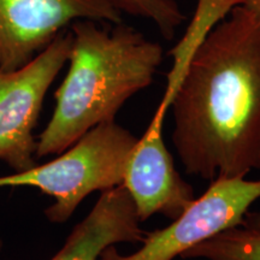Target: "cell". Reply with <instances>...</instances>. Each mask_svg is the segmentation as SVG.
<instances>
[{"label":"cell","mask_w":260,"mask_h":260,"mask_svg":"<svg viewBox=\"0 0 260 260\" xmlns=\"http://www.w3.org/2000/svg\"><path fill=\"white\" fill-rule=\"evenodd\" d=\"M172 144L207 181L260 170V21L235 6L210 29L172 95Z\"/></svg>","instance_id":"cell-1"},{"label":"cell","mask_w":260,"mask_h":260,"mask_svg":"<svg viewBox=\"0 0 260 260\" xmlns=\"http://www.w3.org/2000/svg\"><path fill=\"white\" fill-rule=\"evenodd\" d=\"M69 69L54 93L56 106L39 135L37 159L59 154L153 82L164 51L141 31L119 22L102 27L80 19L70 25Z\"/></svg>","instance_id":"cell-2"},{"label":"cell","mask_w":260,"mask_h":260,"mask_svg":"<svg viewBox=\"0 0 260 260\" xmlns=\"http://www.w3.org/2000/svg\"><path fill=\"white\" fill-rule=\"evenodd\" d=\"M138 141L116 121L102 123L48 162L0 176V188L32 187L50 195L54 203L45 210V216L51 223L63 224L88 195L123 183Z\"/></svg>","instance_id":"cell-3"},{"label":"cell","mask_w":260,"mask_h":260,"mask_svg":"<svg viewBox=\"0 0 260 260\" xmlns=\"http://www.w3.org/2000/svg\"><path fill=\"white\" fill-rule=\"evenodd\" d=\"M70 28L61 30L34 59L16 70L0 69V161L14 172L37 165V128L46 94L68 63Z\"/></svg>","instance_id":"cell-4"},{"label":"cell","mask_w":260,"mask_h":260,"mask_svg":"<svg viewBox=\"0 0 260 260\" xmlns=\"http://www.w3.org/2000/svg\"><path fill=\"white\" fill-rule=\"evenodd\" d=\"M260 199V180L217 178L170 225L145 234L142 246L121 255L113 247L102 260H172L224 230L245 224L249 207Z\"/></svg>","instance_id":"cell-5"},{"label":"cell","mask_w":260,"mask_h":260,"mask_svg":"<svg viewBox=\"0 0 260 260\" xmlns=\"http://www.w3.org/2000/svg\"><path fill=\"white\" fill-rule=\"evenodd\" d=\"M80 19L122 22L111 0H0V69L24 67Z\"/></svg>","instance_id":"cell-6"},{"label":"cell","mask_w":260,"mask_h":260,"mask_svg":"<svg viewBox=\"0 0 260 260\" xmlns=\"http://www.w3.org/2000/svg\"><path fill=\"white\" fill-rule=\"evenodd\" d=\"M167 111L157 107L126 162L123 186L132 198L141 222L154 214L177 218L197 199L194 189L178 174L162 140Z\"/></svg>","instance_id":"cell-7"},{"label":"cell","mask_w":260,"mask_h":260,"mask_svg":"<svg viewBox=\"0 0 260 260\" xmlns=\"http://www.w3.org/2000/svg\"><path fill=\"white\" fill-rule=\"evenodd\" d=\"M134 203L123 184L102 191L90 212L71 230L63 247L50 260H99L110 247L123 242H141Z\"/></svg>","instance_id":"cell-8"},{"label":"cell","mask_w":260,"mask_h":260,"mask_svg":"<svg viewBox=\"0 0 260 260\" xmlns=\"http://www.w3.org/2000/svg\"><path fill=\"white\" fill-rule=\"evenodd\" d=\"M181 258L260 260V226L243 224L224 230L191 247Z\"/></svg>","instance_id":"cell-9"},{"label":"cell","mask_w":260,"mask_h":260,"mask_svg":"<svg viewBox=\"0 0 260 260\" xmlns=\"http://www.w3.org/2000/svg\"><path fill=\"white\" fill-rule=\"evenodd\" d=\"M119 11L153 22L167 40L186 19L176 0H111Z\"/></svg>","instance_id":"cell-10"},{"label":"cell","mask_w":260,"mask_h":260,"mask_svg":"<svg viewBox=\"0 0 260 260\" xmlns=\"http://www.w3.org/2000/svg\"><path fill=\"white\" fill-rule=\"evenodd\" d=\"M234 8L235 6H243L252 12L260 21V0H233Z\"/></svg>","instance_id":"cell-11"},{"label":"cell","mask_w":260,"mask_h":260,"mask_svg":"<svg viewBox=\"0 0 260 260\" xmlns=\"http://www.w3.org/2000/svg\"><path fill=\"white\" fill-rule=\"evenodd\" d=\"M245 224L247 225L260 226V211L259 212H248L245 217Z\"/></svg>","instance_id":"cell-12"},{"label":"cell","mask_w":260,"mask_h":260,"mask_svg":"<svg viewBox=\"0 0 260 260\" xmlns=\"http://www.w3.org/2000/svg\"><path fill=\"white\" fill-rule=\"evenodd\" d=\"M3 248H4V241H3V239H2V237H0V254H2Z\"/></svg>","instance_id":"cell-13"}]
</instances>
